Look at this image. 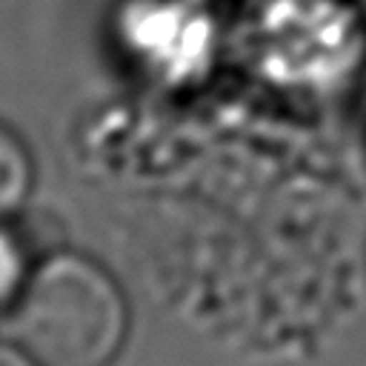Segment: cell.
Wrapping results in <instances>:
<instances>
[{"instance_id":"obj_1","label":"cell","mask_w":366,"mask_h":366,"mask_svg":"<svg viewBox=\"0 0 366 366\" xmlns=\"http://www.w3.org/2000/svg\"><path fill=\"white\" fill-rule=\"evenodd\" d=\"M14 329L40 366H106L126 335V303L100 266L54 254L26 280Z\"/></svg>"},{"instance_id":"obj_2","label":"cell","mask_w":366,"mask_h":366,"mask_svg":"<svg viewBox=\"0 0 366 366\" xmlns=\"http://www.w3.org/2000/svg\"><path fill=\"white\" fill-rule=\"evenodd\" d=\"M31 186V163L23 143L0 126V217L17 212Z\"/></svg>"},{"instance_id":"obj_3","label":"cell","mask_w":366,"mask_h":366,"mask_svg":"<svg viewBox=\"0 0 366 366\" xmlns=\"http://www.w3.org/2000/svg\"><path fill=\"white\" fill-rule=\"evenodd\" d=\"M23 286H26L23 249L6 229H0V309L17 300L23 295Z\"/></svg>"},{"instance_id":"obj_4","label":"cell","mask_w":366,"mask_h":366,"mask_svg":"<svg viewBox=\"0 0 366 366\" xmlns=\"http://www.w3.org/2000/svg\"><path fill=\"white\" fill-rule=\"evenodd\" d=\"M0 366H37V360L29 352H20L9 343H0Z\"/></svg>"}]
</instances>
